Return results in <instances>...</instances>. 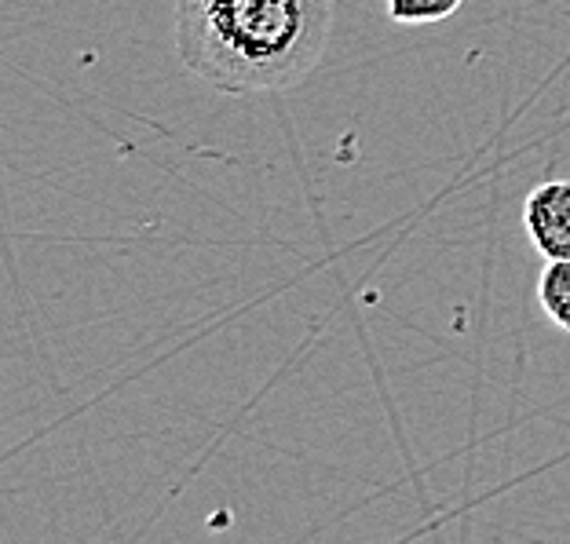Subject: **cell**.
I'll list each match as a JSON object with an SVG mask.
<instances>
[{"label":"cell","mask_w":570,"mask_h":544,"mask_svg":"<svg viewBox=\"0 0 570 544\" xmlns=\"http://www.w3.org/2000/svg\"><path fill=\"white\" fill-rule=\"evenodd\" d=\"M538 304L556 329L570 333V260H549L538 278Z\"/></svg>","instance_id":"3957f363"},{"label":"cell","mask_w":570,"mask_h":544,"mask_svg":"<svg viewBox=\"0 0 570 544\" xmlns=\"http://www.w3.org/2000/svg\"><path fill=\"white\" fill-rule=\"evenodd\" d=\"M523 230L546 264L570 260V179H549L527 194Z\"/></svg>","instance_id":"7a4b0ae2"},{"label":"cell","mask_w":570,"mask_h":544,"mask_svg":"<svg viewBox=\"0 0 570 544\" xmlns=\"http://www.w3.org/2000/svg\"><path fill=\"white\" fill-rule=\"evenodd\" d=\"M336 0H173L179 62L216 92L301 85L326 59Z\"/></svg>","instance_id":"6da1fadb"},{"label":"cell","mask_w":570,"mask_h":544,"mask_svg":"<svg viewBox=\"0 0 570 544\" xmlns=\"http://www.w3.org/2000/svg\"><path fill=\"white\" fill-rule=\"evenodd\" d=\"M461 4L464 0H387V16L399 26H428L450 19Z\"/></svg>","instance_id":"277c9868"}]
</instances>
